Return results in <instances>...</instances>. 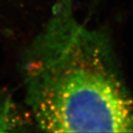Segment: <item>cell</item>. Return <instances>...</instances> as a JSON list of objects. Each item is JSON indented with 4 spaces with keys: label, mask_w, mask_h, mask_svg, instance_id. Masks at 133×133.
I'll return each instance as SVG.
<instances>
[{
    "label": "cell",
    "mask_w": 133,
    "mask_h": 133,
    "mask_svg": "<svg viewBox=\"0 0 133 133\" xmlns=\"http://www.w3.org/2000/svg\"><path fill=\"white\" fill-rule=\"evenodd\" d=\"M25 100L49 132H133V100L106 36L56 0L25 54Z\"/></svg>",
    "instance_id": "obj_1"
},
{
    "label": "cell",
    "mask_w": 133,
    "mask_h": 133,
    "mask_svg": "<svg viewBox=\"0 0 133 133\" xmlns=\"http://www.w3.org/2000/svg\"><path fill=\"white\" fill-rule=\"evenodd\" d=\"M18 119L9 100L0 97V132L16 131Z\"/></svg>",
    "instance_id": "obj_2"
}]
</instances>
